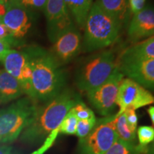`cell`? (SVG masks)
I'll return each mask as SVG.
<instances>
[{"label": "cell", "instance_id": "obj_1", "mask_svg": "<svg viewBox=\"0 0 154 154\" xmlns=\"http://www.w3.org/2000/svg\"><path fill=\"white\" fill-rule=\"evenodd\" d=\"M32 71L31 91L28 97L36 103H45L64 89L66 74L51 51L37 46L24 49Z\"/></svg>", "mask_w": 154, "mask_h": 154}, {"label": "cell", "instance_id": "obj_2", "mask_svg": "<svg viewBox=\"0 0 154 154\" xmlns=\"http://www.w3.org/2000/svg\"><path fill=\"white\" fill-rule=\"evenodd\" d=\"M79 101L80 99L76 94L69 89H63L56 97L38 106L32 122L20 135L21 140L29 144L45 140L60 126L66 113Z\"/></svg>", "mask_w": 154, "mask_h": 154}, {"label": "cell", "instance_id": "obj_3", "mask_svg": "<svg viewBox=\"0 0 154 154\" xmlns=\"http://www.w3.org/2000/svg\"><path fill=\"white\" fill-rule=\"evenodd\" d=\"M121 24L97 2H94L85 24L83 44L86 52L104 49L114 43L118 38Z\"/></svg>", "mask_w": 154, "mask_h": 154}, {"label": "cell", "instance_id": "obj_4", "mask_svg": "<svg viewBox=\"0 0 154 154\" xmlns=\"http://www.w3.org/2000/svg\"><path fill=\"white\" fill-rule=\"evenodd\" d=\"M38 105L24 97L0 110V145L10 143L20 136L33 119Z\"/></svg>", "mask_w": 154, "mask_h": 154}, {"label": "cell", "instance_id": "obj_5", "mask_svg": "<svg viewBox=\"0 0 154 154\" xmlns=\"http://www.w3.org/2000/svg\"><path fill=\"white\" fill-rule=\"evenodd\" d=\"M118 67L111 51H103L88 57L77 69L75 83L79 89L87 92L103 84Z\"/></svg>", "mask_w": 154, "mask_h": 154}, {"label": "cell", "instance_id": "obj_6", "mask_svg": "<svg viewBox=\"0 0 154 154\" xmlns=\"http://www.w3.org/2000/svg\"><path fill=\"white\" fill-rule=\"evenodd\" d=\"M119 139L116 130V114L96 120L91 133L79 139L81 154H104Z\"/></svg>", "mask_w": 154, "mask_h": 154}, {"label": "cell", "instance_id": "obj_7", "mask_svg": "<svg viewBox=\"0 0 154 154\" xmlns=\"http://www.w3.org/2000/svg\"><path fill=\"white\" fill-rule=\"evenodd\" d=\"M124 78V74L117 67L103 84L86 92L90 104L101 115L109 116L115 110L119 87Z\"/></svg>", "mask_w": 154, "mask_h": 154}, {"label": "cell", "instance_id": "obj_8", "mask_svg": "<svg viewBox=\"0 0 154 154\" xmlns=\"http://www.w3.org/2000/svg\"><path fill=\"white\" fill-rule=\"evenodd\" d=\"M154 103V96L143 86L129 78H124L119 87L116 106L120 115L126 109L137 110L140 108Z\"/></svg>", "mask_w": 154, "mask_h": 154}, {"label": "cell", "instance_id": "obj_9", "mask_svg": "<svg viewBox=\"0 0 154 154\" xmlns=\"http://www.w3.org/2000/svg\"><path fill=\"white\" fill-rule=\"evenodd\" d=\"M44 11L47 18V35L51 43L75 26L64 0H47Z\"/></svg>", "mask_w": 154, "mask_h": 154}, {"label": "cell", "instance_id": "obj_10", "mask_svg": "<svg viewBox=\"0 0 154 154\" xmlns=\"http://www.w3.org/2000/svg\"><path fill=\"white\" fill-rule=\"evenodd\" d=\"M5 70L20 82L24 93L29 96L31 91L32 71L28 56L23 51L9 49L0 56Z\"/></svg>", "mask_w": 154, "mask_h": 154}, {"label": "cell", "instance_id": "obj_11", "mask_svg": "<svg viewBox=\"0 0 154 154\" xmlns=\"http://www.w3.org/2000/svg\"><path fill=\"white\" fill-rule=\"evenodd\" d=\"M0 20L7 26L12 37L18 43V41L26 36L32 27L33 17L29 9L21 4L7 3V11Z\"/></svg>", "mask_w": 154, "mask_h": 154}, {"label": "cell", "instance_id": "obj_12", "mask_svg": "<svg viewBox=\"0 0 154 154\" xmlns=\"http://www.w3.org/2000/svg\"><path fill=\"white\" fill-rule=\"evenodd\" d=\"M82 36L75 25L54 42L51 53L61 65L65 64L79 54L82 47Z\"/></svg>", "mask_w": 154, "mask_h": 154}, {"label": "cell", "instance_id": "obj_13", "mask_svg": "<svg viewBox=\"0 0 154 154\" xmlns=\"http://www.w3.org/2000/svg\"><path fill=\"white\" fill-rule=\"evenodd\" d=\"M121 72L146 89L154 90V59L117 62Z\"/></svg>", "mask_w": 154, "mask_h": 154}, {"label": "cell", "instance_id": "obj_14", "mask_svg": "<svg viewBox=\"0 0 154 154\" xmlns=\"http://www.w3.org/2000/svg\"><path fill=\"white\" fill-rule=\"evenodd\" d=\"M154 32V6L147 5L134 14L128 29L130 40L136 42L151 37Z\"/></svg>", "mask_w": 154, "mask_h": 154}, {"label": "cell", "instance_id": "obj_15", "mask_svg": "<svg viewBox=\"0 0 154 154\" xmlns=\"http://www.w3.org/2000/svg\"><path fill=\"white\" fill-rule=\"evenodd\" d=\"M20 82L5 69L0 70V103H9L24 94Z\"/></svg>", "mask_w": 154, "mask_h": 154}, {"label": "cell", "instance_id": "obj_16", "mask_svg": "<svg viewBox=\"0 0 154 154\" xmlns=\"http://www.w3.org/2000/svg\"><path fill=\"white\" fill-rule=\"evenodd\" d=\"M146 59H154V37L148 38L127 48L121 55L119 62Z\"/></svg>", "mask_w": 154, "mask_h": 154}, {"label": "cell", "instance_id": "obj_17", "mask_svg": "<svg viewBox=\"0 0 154 154\" xmlns=\"http://www.w3.org/2000/svg\"><path fill=\"white\" fill-rule=\"evenodd\" d=\"M64 2L77 27L84 29L93 0H64Z\"/></svg>", "mask_w": 154, "mask_h": 154}, {"label": "cell", "instance_id": "obj_18", "mask_svg": "<svg viewBox=\"0 0 154 154\" xmlns=\"http://www.w3.org/2000/svg\"><path fill=\"white\" fill-rule=\"evenodd\" d=\"M96 2L122 26L129 11L128 0H96Z\"/></svg>", "mask_w": 154, "mask_h": 154}, {"label": "cell", "instance_id": "obj_19", "mask_svg": "<svg viewBox=\"0 0 154 154\" xmlns=\"http://www.w3.org/2000/svg\"><path fill=\"white\" fill-rule=\"evenodd\" d=\"M116 130L119 139L135 144L136 132L133 131L128 126L124 113L118 116L116 114Z\"/></svg>", "mask_w": 154, "mask_h": 154}, {"label": "cell", "instance_id": "obj_20", "mask_svg": "<svg viewBox=\"0 0 154 154\" xmlns=\"http://www.w3.org/2000/svg\"><path fill=\"white\" fill-rule=\"evenodd\" d=\"M138 142V147L141 153H145L146 149L154 140V128L150 126H140L136 130Z\"/></svg>", "mask_w": 154, "mask_h": 154}, {"label": "cell", "instance_id": "obj_21", "mask_svg": "<svg viewBox=\"0 0 154 154\" xmlns=\"http://www.w3.org/2000/svg\"><path fill=\"white\" fill-rule=\"evenodd\" d=\"M104 154H142L136 144L119 139Z\"/></svg>", "mask_w": 154, "mask_h": 154}, {"label": "cell", "instance_id": "obj_22", "mask_svg": "<svg viewBox=\"0 0 154 154\" xmlns=\"http://www.w3.org/2000/svg\"><path fill=\"white\" fill-rule=\"evenodd\" d=\"M78 119L71 110L66 113L59 126V133L66 135H76Z\"/></svg>", "mask_w": 154, "mask_h": 154}, {"label": "cell", "instance_id": "obj_23", "mask_svg": "<svg viewBox=\"0 0 154 154\" xmlns=\"http://www.w3.org/2000/svg\"><path fill=\"white\" fill-rule=\"evenodd\" d=\"M96 117L86 120H78L76 135L79 139L85 138L91 133L96 124Z\"/></svg>", "mask_w": 154, "mask_h": 154}, {"label": "cell", "instance_id": "obj_24", "mask_svg": "<svg viewBox=\"0 0 154 154\" xmlns=\"http://www.w3.org/2000/svg\"><path fill=\"white\" fill-rule=\"evenodd\" d=\"M72 111L76 116L78 120H86L94 118L95 115L91 109L87 107L85 103L82 101H79L72 109Z\"/></svg>", "mask_w": 154, "mask_h": 154}, {"label": "cell", "instance_id": "obj_25", "mask_svg": "<svg viewBox=\"0 0 154 154\" xmlns=\"http://www.w3.org/2000/svg\"><path fill=\"white\" fill-rule=\"evenodd\" d=\"M59 134V127H58L57 129L54 130L53 131L47 136V138H46L45 140H44V143L42 144L41 147L31 154H44L46 151H48V150L52 146L54 143L55 142L56 139H57Z\"/></svg>", "mask_w": 154, "mask_h": 154}, {"label": "cell", "instance_id": "obj_26", "mask_svg": "<svg viewBox=\"0 0 154 154\" xmlns=\"http://www.w3.org/2000/svg\"><path fill=\"white\" fill-rule=\"evenodd\" d=\"M126 120L128 126L133 131L136 132L138 125V116L136 114V111L131 109H128L124 111Z\"/></svg>", "mask_w": 154, "mask_h": 154}, {"label": "cell", "instance_id": "obj_27", "mask_svg": "<svg viewBox=\"0 0 154 154\" xmlns=\"http://www.w3.org/2000/svg\"><path fill=\"white\" fill-rule=\"evenodd\" d=\"M47 0H21V5L26 8H33L35 9L44 10Z\"/></svg>", "mask_w": 154, "mask_h": 154}, {"label": "cell", "instance_id": "obj_28", "mask_svg": "<svg viewBox=\"0 0 154 154\" xmlns=\"http://www.w3.org/2000/svg\"><path fill=\"white\" fill-rule=\"evenodd\" d=\"M0 41H7L11 45L17 44V42L11 36L8 28L3 22H1V20H0Z\"/></svg>", "mask_w": 154, "mask_h": 154}, {"label": "cell", "instance_id": "obj_29", "mask_svg": "<svg viewBox=\"0 0 154 154\" xmlns=\"http://www.w3.org/2000/svg\"><path fill=\"white\" fill-rule=\"evenodd\" d=\"M146 0H128L129 11L134 15L137 14L145 7Z\"/></svg>", "mask_w": 154, "mask_h": 154}, {"label": "cell", "instance_id": "obj_30", "mask_svg": "<svg viewBox=\"0 0 154 154\" xmlns=\"http://www.w3.org/2000/svg\"><path fill=\"white\" fill-rule=\"evenodd\" d=\"M11 44L7 41H0V56L5 51L11 49Z\"/></svg>", "mask_w": 154, "mask_h": 154}, {"label": "cell", "instance_id": "obj_31", "mask_svg": "<svg viewBox=\"0 0 154 154\" xmlns=\"http://www.w3.org/2000/svg\"><path fill=\"white\" fill-rule=\"evenodd\" d=\"M0 154H13L12 147L6 144L0 145Z\"/></svg>", "mask_w": 154, "mask_h": 154}, {"label": "cell", "instance_id": "obj_32", "mask_svg": "<svg viewBox=\"0 0 154 154\" xmlns=\"http://www.w3.org/2000/svg\"><path fill=\"white\" fill-rule=\"evenodd\" d=\"M147 112L149 113L150 118H151V120L152 121V124L154 126V106H150L149 109H147Z\"/></svg>", "mask_w": 154, "mask_h": 154}, {"label": "cell", "instance_id": "obj_33", "mask_svg": "<svg viewBox=\"0 0 154 154\" xmlns=\"http://www.w3.org/2000/svg\"><path fill=\"white\" fill-rule=\"evenodd\" d=\"M6 11H7V5L0 3V19L4 17Z\"/></svg>", "mask_w": 154, "mask_h": 154}, {"label": "cell", "instance_id": "obj_34", "mask_svg": "<svg viewBox=\"0 0 154 154\" xmlns=\"http://www.w3.org/2000/svg\"><path fill=\"white\" fill-rule=\"evenodd\" d=\"M144 154H154V140L148 146Z\"/></svg>", "mask_w": 154, "mask_h": 154}, {"label": "cell", "instance_id": "obj_35", "mask_svg": "<svg viewBox=\"0 0 154 154\" xmlns=\"http://www.w3.org/2000/svg\"><path fill=\"white\" fill-rule=\"evenodd\" d=\"M7 3H17L21 4V0H8Z\"/></svg>", "mask_w": 154, "mask_h": 154}, {"label": "cell", "instance_id": "obj_36", "mask_svg": "<svg viewBox=\"0 0 154 154\" xmlns=\"http://www.w3.org/2000/svg\"><path fill=\"white\" fill-rule=\"evenodd\" d=\"M8 2V0H0V3L4 4V5H7Z\"/></svg>", "mask_w": 154, "mask_h": 154}, {"label": "cell", "instance_id": "obj_37", "mask_svg": "<svg viewBox=\"0 0 154 154\" xmlns=\"http://www.w3.org/2000/svg\"><path fill=\"white\" fill-rule=\"evenodd\" d=\"M151 37H154V32H153V35H152Z\"/></svg>", "mask_w": 154, "mask_h": 154}]
</instances>
